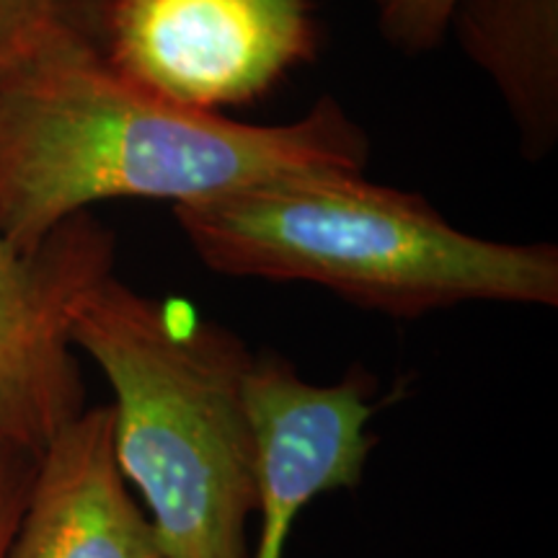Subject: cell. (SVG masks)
<instances>
[{
  "label": "cell",
  "mask_w": 558,
  "mask_h": 558,
  "mask_svg": "<svg viewBox=\"0 0 558 558\" xmlns=\"http://www.w3.org/2000/svg\"><path fill=\"white\" fill-rule=\"evenodd\" d=\"M365 160V132L333 99L290 124L235 122L140 86L70 21L0 78V233L21 254L104 199L186 205Z\"/></svg>",
  "instance_id": "obj_1"
},
{
  "label": "cell",
  "mask_w": 558,
  "mask_h": 558,
  "mask_svg": "<svg viewBox=\"0 0 558 558\" xmlns=\"http://www.w3.org/2000/svg\"><path fill=\"white\" fill-rule=\"evenodd\" d=\"M202 264L218 275L311 282L396 318L460 303L558 305L554 243L465 233L418 194L360 171L275 177L173 205Z\"/></svg>",
  "instance_id": "obj_2"
},
{
  "label": "cell",
  "mask_w": 558,
  "mask_h": 558,
  "mask_svg": "<svg viewBox=\"0 0 558 558\" xmlns=\"http://www.w3.org/2000/svg\"><path fill=\"white\" fill-rule=\"evenodd\" d=\"M70 344L111 386L114 450L166 558H248L256 439L246 378L256 354L233 331L140 295L114 271L75 300Z\"/></svg>",
  "instance_id": "obj_3"
},
{
  "label": "cell",
  "mask_w": 558,
  "mask_h": 558,
  "mask_svg": "<svg viewBox=\"0 0 558 558\" xmlns=\"http://www.w3.org/2000/svg\"><path fill=\"white\" fill-rule=\"evenodd\" d=\"M107 60L184 107L246 104L311 60L308 0H111Z\"/></svg>",
  "instance_id": "obj_4"
},
{
  "label": "cell",
  "mask_w": 558,
  "mask_h": 558,
  "mask_svg": "<svg viewBox=\"0 0 558 558\" xmlns=\"http://www.w3.org/2000/svg\"><path fill=\"white\" fill-rule=\"evenodd\" d=\"M114 271V239L86 213L21 254L0 233V435L34 456L86 409L70 308Z\"/></svg>",
  "instance_id": "obj_5"
},
{
  "label": "cell",
  "mask_w": 558,
  "mask_h": 558,
  "mask_svg": "<svg viewBox=\"0 0 558 558\" xmlns=\"http://www.w3.org/2000/svg\"><path fill=\"white\" fill-rule=\"evenodd\" d=\"M373 393L365 369L313 386L282 357H254L246 407L256 439L259 546L248 558H282L292 525L313 499L362 484L378 442L369 432Z\"/></svg>",
  "instance_id": "obj_6"
},
{
  "label": "cell",
  "mask_w": 558,
  "mask_h": 558,
  "mask_svg": "<svg viewBox=\"0 0 558 558\" xmlns=\"http://www.w3.org/2000/svg\"><path fill=\"white\" fill-rule=\"evenodd\" d=\"M9 558H166L114 450L111 407H86L37 458Z\"/></svg>",
  "instance_id": "obj_7"
},
{
  "label": "cell",
  "mask_w": 558,
  "mask_h": 558,
  "mask_svg": "<svg viewBox=\"0 0 558 558\" xmlns=\"http://www.w3.org/2000/svg\"><path fill=\"white\" fill-rule=\"evenodd\" d=\"M450 26L501 94L522 153L548 156L558 140V0H458Z\"/></svg>",
  "instance_id": "obj_8"
},
{
  "label": "cell",
  "mask_w": 558,
  "mask_h": 558,
  "mask_svg": "<svg viewBox=\"0 0 558 558\" xmlns=\"http://www.w3.org/2000/svg\"><path fill=\"white\" fill-rule=\"evenodd\" d=\"M62 0H0V78L65 24Z\"/></svg>",
  "instance_id": "obj_9"
},
{
  "label": "cell",
  "mask_w": 558,
  "mask_h": 558,
  "mask_svg": "<svg viewBox=\"0 0 558 558\" xmlns=\"http://www.w3.org/2000/svg\"><path fill=\"white\" fill-rule=\"evenodd\" d=\"M458 0H375L383 37L407 52L432 50L445 32Z\"/></svg>",
  "instance_id": "obj_10"
},
{
  "label": "cell",
  "mask_w": 558,
  "mask_h": 558,
  "mask_svg": "<svg viewBox=\"0 0 558 558\" xmlns=\"http://www.w3.org/2000/svg\"><path fill=\"white\" fill-rule=\"evenodd\" d=\"M37 458L24 445L0 435V558H9L37 473Z\"/></svg>",
  "instance_id": "obj_11"
}]
</instances>
